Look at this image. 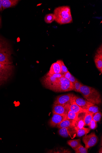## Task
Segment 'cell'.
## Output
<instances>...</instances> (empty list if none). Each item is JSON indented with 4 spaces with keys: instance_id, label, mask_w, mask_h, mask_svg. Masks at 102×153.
<instances>
[{
    "instance_id": "obj_4",
    "label": "cell",
    "mask_w": 102,
    "mask_h": 153,
    "mask_svg": "<svg viewBox=\"0 0 102 153\" xmlns=\"http://www.w3.org/2000/svg\"><path fill=\"white\" fill-rule=\"evenodd\" d=\"M63 77L61 74H51L48 73L42 78L41 81L44 86L52 90L59 79Z\"/></svg>"
},
{
    "instance_id": "obj_1",
    "label": "cell",
    "mask_w": 102,
    "mask_h": 153,
    "mask_svg": "<svg viewBox=\"0 0 102 153\" xmlns=\"http://www.w3.org/2000/svg\"><path fill=\"white\" fill-rule=\"evenodd\" d=\"M55 20L57 23L65 24L72 22L70 8L68 6H63L57 7L54 10Z\"/></svg>"
},
{
    "instance_id": "obj_12",
    "label": "cell",
    "mask_w": 102,
    "mask_h": 153,
    "mask_svg": "<svg viewBox=\"0 0 102 153\" xmlns=\"http://www.w3.org/2000/svg\"><path fill=\"white\" fill-rule=\"evenodd\" d=\"M69 110L68 107L54 104L53 105L52 112L53 114L66 116Z\"/></svg>"
},
{
    "instance_id": "obj_34",
    "label": "cell",
    "mask_w": 102,
    "mask_h": 153,
    "mask_svg": "<svg viewBox=\"0 0 102 153\" xmlns=\"http://www.w3.org/2000/svg\"><path fill=\"white\" fill-rule=\"evenodd\" d=\"M1 16H0V27H1Z\"/></svg>"
},
{
    "instance_id": "obj_31",
    "label": "cell",
    "mask_w": 102,
    "mask_h": 153,
    "mask_svg": "<svg viewBox=\"0 0 102 153\" xmlns=\"http://www.w3.org/2000/svg\"><path fill=\"white\" fill-rule=\"evenodd\" d=\"M7 45V44L5 41L0 38V48Z\"/></svg>"
},
{
    "instance_id": "obj_33",
    "label": "cell",
    "mask_w": 102,
    "mask_h": 153,
    "mask_svg": "<svg viewBox=\"0 0 102 153\" xmlns=\"http://www.w3.org/2000/svg\"><path fill=\"white\" fill-rule=\"evenodd\" d=\"M3 9L2 0H0V11H2Z\"/></svg>"
},
{
    "instance_id": "obj_9",
    "label": "cell",
    "mask_w": 102,
    "mask_h": 153,
    "mask_svg": "<svg viewBox=\"0 0 102 153\" xmlns=\"http://www.w3.org/2000/svg\"><path fill=\"white\" fill-rule=\"evenodd\" d=\"M58 133L61 136L65 138L74 139L77 136V131L75 127L60 128L58 131Z\"/></svg>"
},
{
    "instance_id": "obj_19",
    "label": "cell",
    "mask_w": 102,
    "mask_h": 153,
    "mask_svg": "<svg viewBox=\"0 0 102 153\" xmlns=\"http://www.w3.org/2000/svg\"><path fill=\"white\" fill-rule=\"evenodd\" d=\"M100 108L95 105L94 104L89 106L85 110V113L94 114L100 111Z\"/></svg>"
},
{
    "instance_id": "obj_24",
    "label": "cell",
    "mask_w": 102,
    "mask_h": 153,
    "mask_svg": "<svg viewBox=\"0 0 102 153\" xmlns=\"http://www.w3.org/2000/svg\"><path fill=\"white\" fill-rule=\"evenodd\" d=\"M55 19L54 14L50 13L46 15L45 17V21L47 24H50L55 20Z\"/></svg>"
},
{
    "instance_id": "obj_15",
    "label": "cell",
    "mask_w": 102,
    "mask_h": 153,
    "mask_svg": "<svg viewBox=\"0 0 102 153\" xmlns=\"http://www.w3.org/2000/svg\"><path fill=\"white\" fill-rule=\"evenodd\" d=\"M77 121L71 120L66 119L60 124L56 126L58 128H67L71 127H76Z\"/></svg>"
},
{
    "instance_id": "obj_10",
    "label": "cell",
    "mask_w": 102,
    "mask_h": 153,
    "mask_svg": "<svg viewBox=\"0 0 102 153\" xmlns=\"http://www.w3.org/2000/svg\"><path fill=\"white\" fill-rule=\"evenodd\" d=\"M66 119V115L53 114V117L49 122V124L51 127H55Z\"/></svg>"
},
{
    "instance_id": "obj_22",
    "label": "cell",
    "mask_w": 102,
    "mask_h": 153,
    "mask_svg": "<svg viewBox=\"0 0 102 153\" xmlns=\"http://www.w3.org/2000/svg\"><path fill=\"white\" fill-rule=\"evenodd\" d=\"M79 115V114L74 113L69 110L66 115L67 119L77 121Z\"/></svg>"
},
{
    "instance_id": "obj_20",
    "label": "cell",
    "mask_w": 102,
    "mask_h": 153,
    "mask_svg": "<svg viewBox=\"0 0 102 153\" xmlns=\"http://www.w3.org/2000/svg\"><path fill=\"white\" fill-rule=\"evenodd\" d=\"M77 131V136L80 137L89 133L90 129L88 128L83 127L81 128L77 129L75 127Z\"/></svg>"
},
{
    "instance_id": "obj_3",
    "label": "cell",
    "mask_w": 102,
    "mask_h": 153,
    "mask_svg": "<svg viewBox=\"0 0 102 153\" xmlns=\"http://www.w3.org/2000/svg\"><path fill=\"white\" fill-rule=\"evenodd\" d=\"M74 90V85L68 79L63 77L60 78L52 91L61 92Z\"/></svg>"
},
{
    "instance_id": "obj_13",
    "label": "cell",
    "mask_w": 102,
    "mask_h": 153,
    "mask_svg": "<svg viewBox=\"0 0 102 153\" xmlns=\"http://www.w3.org/2000/svg\"><path fill=\"white\" fill-rule=\"evenodd\" d=\"M62 71V65L60 60H59L51 65L48 73L51 74H61Z\"/></svg>"
},
{
    "instance_id": "obj_18",
    "label": "cell",
    "mask_w": 102,
    "mask_h": 153,
    "mask_svg": "<svg viewBox=\"0 0 102 153\" xmlns=\"http://www.w3.org/2000/svg\"><path fill=\"white\" fill-rule=\"evenodd\" d=\"M85 113H83L79 114L78 120L77 121L76 125V128H81L84 127L85 126V124L84 120Z\"/></svg>"
},
{
    "instance_id": "obj_16",
    "label": "cell",
    "mask_w": 102,
    "mask_h": 153,
    "mask_svg": "<svg viewBox=\"0 0 102 153\" xmlns=\"http://www.w3.org/2000/svg\"><path fill=\"white\" fill-rule=\"evenodd\" d=\"M75 101L80 107L84 110L94 104L77 96L75 97Z\"/></svg>"
},
{
    "instance_id": "obj_32",
    "label": "cell",
    "mask_w": 102,
    "mask_h": 153,
    "mask_svg": "<svg viewBox=\"0 0 102 153\" xmlns=\"http://www.w3.org/2000/svg\"><path fill=\"white\" fill-rule=\"evenodd\" d=\"M71 75V73L68 71L67 72L63 75V77L68 79L70 77Z\"/></svg>"
},
{
    "instance_id": "obj_11",
    "label": "cell",
    "mask_w": 102,
    "mask_h": 153,
    "mask_svg": "<svg viewBox=\"0 0 102 153\" xmlns=\"http://www.w3.org/2000/svg\"><path fill=\"white\" fill-rule=\"evenodd\" d=\"M96 66L99 71L102 73V46L101 45L97 50L94 57Z\"/></svg>"
},
{
    "instance_id": "obj_5",
    "label": "cell",
    "mask_w": 102,
    "mask_h": 153,
    "mask_svg": "<svg viewBox=\"0 0 102 153\" xmlns=\"http://www.w3.org/2000/svg\"><path fill=\"white\" fill-rule=\"evenodd\" d=\"M14 68L12 64L5 65L0 63V86L10 79L13 74Z\"/></svg>"
},
{
    "instance_id": "obj_25",
    "label": "cell",
    "mask_w": 102,
    "mask_h": 153,
    "mask_svg": "<svg viewBox=\"0 0 102 153\" xmlns=\"http://www.w3.org/2000/svg\"><path fill=\"white\" fill-rule=\"evenodd\" d=\"M74 150L76 153H88V149L83 147L81 144L80 145Z\"/></svg>"
},
{
    "instance_id": "obj_28",
    "label": "cell",
    "mask_w": 102,
    "mask_h": 153,
    "mask_svg": "<svg viewBox=\"0 0 102 153\" xmlns=\"http://www.w3.org/2000/svg\"><path fill=\"white\" fill-rule=\"evenodd\" d=\"M60 62L61 63L62 67V71L61 73V74L63 75L68 71L66 66L65 65L63 62L62 60H60Z\"/></svg>"
},
{
    "instance_id": "obj_26",
    "label": "cell",
    "mask_w": 102,
    "mask_h": 153,
    "mask_svg": "<svg viewBox=\"0 0 102 153\" xmlns=\"http://www.w3.org/2000/svg\"><path fill=\"white\" fill-rule=\"evenodd\" d=\"M73 85L74 90L76 92H80V88L83 84L77 80Z\"/></svg>"
},
{
    "instance_id": "obj_7",
    "label": "cell",
    "mask_w": 102,
    "mask_h": 153,
    "mask_svg": "<svg viewBox=\"0 0 102 153\" xmlns=\"http://www.w3.org/2000/svg\"><path fill=\"white\" fill-rule=\"evenodd\" d=\"M74 96L73 94L71 93L59 95L55 99L54 104L69 107Z\"/></svg>"
},
{
    "instance_id": "obj_14",
    "label": "cell",
    "mask_w": 102,
    "mask_h": 153,
    "mask_svg": "<svg viewBox=\"0 0 102 153\" xmlns=\"http://www.w3.org/2000/svg\"><path fill=\"white\" fill-rule=\"evenodd\" d=\"M75 97V95L69 106V109L72 112L79 114L82 113H85V110L80 107L76 103Z\"/></svg>"
},
{
    "instance_id": "obj_23",
    "label": "cell",
    "mask_w": 102,
    "mask_h": 153,
    "mask_svg": "<svg viewBox=\"0 0 102 153\" xmlns=\"http://www.w3.org/2000/svg\"><path fill=\"white\" fill-rule=\"evenodd\" d=\"M93 114L85 113L84 120L85 124V126H89L90 123L93 120Z\"/></svg>"
},
{
    "instance_id": "obj_2",
    "label": "cell",
    "mask_w": 102,
    "mask_h": 153,
    "mask_svg": "<svg viewBox=\"0 0 102 153\" xmlns=\"http://www.w3.org/2000/svg\"><path fill=\"white\" fill-rule=\"evenodd\" d=\"M80 92L87 101L95 105H99L101 103L100 94L95 89L88 86L83 85Z\"/></svg>"
},
{
    "instance_id": "obj_30",
    "label": "cell",
    "mask_w": 102,
    "mask_h": 153,
    "mask_svg": "<svg viewBox=\"0 0 102 153\" xmlns=\"http://www.w3.org/2000/svg\"><path fill=\"white\" fill-rule=\"evenodd\" d=\"M68 80L72 82L73 84L77 80L73 76L71 75V76Z\"/></svg>"
},
{
    "instance_id": "obj_27",
    "label": "cell",
    "mask_w": 102,
    "mask_h": 153,
    "mask_svg": "<svg viewBox=\"0 0 102 153\" xmlns=\"http://www.w3.org/2000/svg\"><path fill=\"white\" fill-rule=\"evenodd\" d=\"M102 117V114L100 111L93 114V120L96 122H99Z\"/></svg>"
},
{
    "instance_id": "obj_6",
    "label": "cell",
    "mask_w": 102,
    "mask_h": 153,
    "mask_svg": "<svg viewBox=\"0 0 102 153\" xmlns=\"http://www.w3.org/2000/svg\"><path fill=\"white\" fill-rule=\"evenodd\" d=\"M11 51L7 44L0 48V63L5 65L12 64Z\"/></svg>"
},
{
    "instance_id": "obj_17",
    "label": "cell",
    "mask_w": 102,
    "mask_h": 153,
    "mask_svg": "<svg viewBox=\"0 0 102 153\" xmlns=\"http://www.w3.org/2000/svg\"><path fill=\"white\" fill-rule=\"evenodd\" d=\"M19 1L17 0H2L3 9L4 10L15 6Z\"/></svg>"
},
{
    "instance_id": "obj_8",
    "label": "cell",
    "mask_w": 102,
    "mask_h": 153,
    "mask_svg": "<svg viewBox=\"0 0 102 153\" xmlns=\"http://www.w3.org/2000/svg\"><path fill=\"white\" fill-rule=\"evenodd\" d=\"M83 141L85 145V148L87 149L95 146L98 143V138L95 133L85 136Z\"/></svg>"
},
{
    "instance_id": "obj_29",
    "label": "cell",
    "mask_w": 102,
    "mask_h": 153,
    "mask_svg": "<svg viewBox=\"0 0 102 153\" xmlns=\"http://www.w3.org/2000/svg\"><path fill=\"white\" fill-rule=\"evenodd\" d=\"M91 129H95L97 127V122L92 120L89 126Z\"/></svg>"
},
{
    "instance_id": "obj_21",
    "label": "cell",
    "mask_w": 102,
    "mask_h": 153,
    "mask_svg": "<svg viewBox=\"0 0 102 153\" xmlns=\"http://www.w3.org/2000/svg\"><path fill=\"white\" fill-rule=\"evenodd\" d=\"M67 143L74 150L81 144L80 139L69 140L68 141Z\"/></svg>"
}]
</instances>
